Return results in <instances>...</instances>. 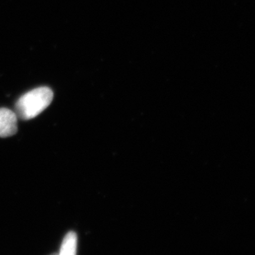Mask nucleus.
<instances>
[{"label": "nucleus", "mask_w": 255, "mask_h": 255, "mask_svg": "<svg viewBox=\"0 0 255 255\" xmlns=\"http://www.w3.org/2000/svg\"><path fill=\"white\" fill-rule=\"evenodd\" d=\"M53 92L49 87H38L24 94L16 103V115L23 121L35 118L50 106Z\"/></svg>", "instance_id": "obj_1"}, {"label": "nucleus", "mask_w": 255, "mask_h": 255, "mask_svg": "<svg viewBox=\"0 0 255 255\" xmlns=\"http://www.w3.org/2000/svg\"><path fill=\"white\" fill-rule=\"evenodd\" d=\"M17 131V116L8 109H0V137L14 135Z\"/></svg>", "instance_id": "obj_2"}, {"label": "nucleus", "mask_w": 255, "mask_h": 255, "mask_svg": "<svg viewBox=\"0 0 255 255\" xmlns=\"http://www.w3.org/2000/svg\"><path fill=\"white\" fill-rule=\"evenodd\" d=\"M77 252V236L76 232L70 231L62 241L59 254L57 255H76Z\"/></svg>", "instance_id": "obj_3"}, {"label": "nucleus", "mask_w": 255, "mask_h": 255, "mask_svg": "<svg viewBox=\"0 0 255 255\" xmlns=\"http://www.w3.org/2000/svg\"><path fill=\"white\" fill-rule=\"evenodd\" d=\"M57 255V254H52V255Z\"/></svg>", "instance_id": "obj_4"}]
</instances>
